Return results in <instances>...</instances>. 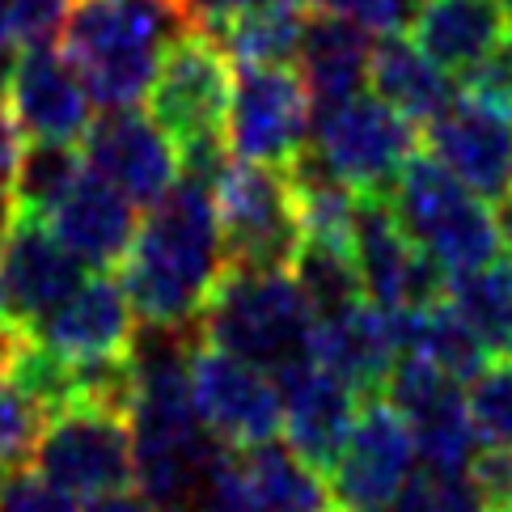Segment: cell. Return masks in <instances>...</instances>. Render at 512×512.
I'll return each instance as SVG.
<instances>
[{
  "mask_svg": "<svg viewBox=\"0 0 512 512\" xmlns=\"http://www.w3.org/2000/svg\"><path fill=\"white\" fill-rule=\"evenodd\" d=\"M47 225L85 267L111 271L127 259V250L136 242L140 208L115 182H106L98 170L85 166L81 182L64 195V204L47 216Z\"/></svg>",
  "mask_w": 512,
  "mask_h": 512,
  "instance_id": "obj_20",
  "label": "cell"
},
{
  "mask_svg": "<svg viewBox=\"0 0 512 512\" xmlns=\"http://www.w3.org/2000/svg\"><path fill=\"white\" fill-rule=\"evenodd\" d=\"M170 5H178V0H170Z\"/></svg>",
  "mask_w": 512,
  "mask_h": 512,
  "instance_id": "obj_48",
  "label": "cell"
},
{
  "mask_svg": "<svg viewBox=\"0 0 512 512\" xmlns=\"http://www.w3.org/2000/svg\"><path fill=\"white\" fill-rule=\"evenodd\" d=\"M292 276H297L305 301L314 305V318H335L343 309H352L364 297V284H360V267L352 259L347 246H331V242H314L305 237L297 259H292Z\"/></svg>",
  "mask_w": 512,
  "mask_h": 512,
  "instance_id": "obj_31",
  "label": "cell"
},
{
  "mask_svg": "<svg viewBox=\"0 0 512 512\" xmlns=\"http://www.w3.org/2000/svg\"><path fill=\"white\" fill-rule=\"evenodd\" d=\"M136 309L119 276L94 271L72 292L64 305H56L43 322L30 326V339H39L64 360H94V356H119L136 339Z\"/></svg>",
  "mask_w": 512,
  "mask_h": 512,
  "instance_id": "obj_19",
  "label": "cell"
},
{
  "mask_svg": "<svg viewBox=\"0 0 512 512\" xmlns=\"http://www.w3.org/2000/svg\"><path fill=\"white\" fill-rule=\"evenodd\" d=\"M187 512H263L254 491L246 483V470H242V457L237 449H225L221 462L212 466V474L199 487V496L191 500Z\"/></svg>",
  "mask_w": 512,
  "mask_h": 512,
  "instance_id": "obj_35",
  "label": "cell"
},
{
  "mask_svg": "<svg viewBox=\"0 0 512 512\" xmlns=\"http://www.w3.org/2000/svg\"><path fill=\"white\" fill-rule=\"evenodd\" d=\"M0 271H5V309L9 322L30 331L51 309L64 305L85 284V263L72 254L47 221L13 216L9 233L0 237Z\"/></svg>",
  "mask_w": 512,
  "mask_h": 512,
  "instance_id": "obj_15",
  "label": "cell"
},
{
  "mask_svg": "<svg viewBox=\"0 0 512 512\" xmlns=\"http://www.w3.org/2000/svg\"><path fill=\"white\" fill-rule=\"evenodd\" d=\"M504 512H512V508H504Z\"/></svg>",
  "mask_w": 512,
  "mask_h": 512,
  "instance_id": "obj_49",
  "label": "cell"
},
{
  "mask_svg": "<svg viewBox=\"0 0 512 512\" xmlns=\"http://www.w3.org/2000/svg\"><path fill=\"white\" fill-rule=\"evenodd\" d=\"M72 0H0V39L17 47H39L60 39Z\"/></svg>",
  "mask_w": 512,
  "mask_h": 512,
  "instance_id": "obj_34",
  "label": "cell"
},
{
  "mask_svg": "<svg viewBox=\"0 0 512 512\" xmlns=\"http://www.w3.org/2000/svg\"><path fill=\"white\" fill-rule=\"evenodd\" d=\"M284 394V436L288 449L309 462L314 470L331 474L339 453L347 445V436L356 428V415L364 407V394L356 386H347L343 377H335L322 364H305V369L288 373L276 381Z\"/></svg>",
  "mask_w": 512,
  "mask_h": 512,
  "instance_id": "obj_18",
  "label": "cell"
},
{
  "mask_svg": "<svg viewBox=\"0 0 512 512\" xmlns=\"http://www.w3.org/2000/svg\"><path fill=\"white\" fill-rule=\"evenodd\" d=\"M314 305L288 271L225 267L199 314V335L250 360L271 377H288L314 364Z\"/></svg>",
  "mask_w": 512,
  "mask_h": 512,
  "instance_id": "obj_4",
  "label": "cell"
},
{
  "mask_svg": "<svg viewBox=\"0 0 512 512\" xmlns=\"http://www.w3.org/2000/svg\"><path fill=\"white\" fill-rule=\"evenodd\" d=\"M415 432V449H419V466L432 474H466L474 462V445H479V432H474V419L466 407V394L457 381L441 394H432L424 407H415L411 415H402Z\"/></svg>",
  "mask_w": 512,
  "mask_h": 512,
  "instance_id": "obj_28",
  "label": "cell"
},
{
  "mask_svg": "<svg viewBox=\"0 0 512 512\" xmlns=\"http://www.w3.org/2000/svg\"><path fill=\"white\" fill-rule=\"evenodd\" d=\"M30 466L72 500H98L106 491H123L136 479L132 424L119 411L85 407V402L64 407L47 415Z\"/></svg>",
  "mask_w": 512,
  "mask_h": 512,
  "instance_id": "obj_8",
  "label": "cell"
},
{
  "mask_svg": "<svg viewBox=\"0 0 512 512\" xmlns=\"http://www.w3.org/2000/svg\"><path fill=\"white\" fill-rule=\"evenodd\" d=\"M309 149L352 191L386 195L402 161L419 149V127L369 89V94L347 98L343 106L314 119V144Z\"/></svg>",
  "mask_w": 512,
  "mask_h": 512,
  "instance_id": "obj_9",
  "label": "cell"
},
{
  "mask_svg": "<svg viewBox=\"0 0 512 512\" xmlns=\"http://www.w3.org/2000/svg\"><path fill=\"white\" fill-rule=\"evenodd\" d=\"M225 140L237 161L288 170L314 144V98L292 64H237Z\"/></svg>",
  "mask_w": 512,
  "mask_h": 512,
  "instance_id": "obj_7",
  "label": "cell"
},
{
  "mask_svg": "<svg viewBox=\"0 0 512 512\" xmlns=\"http://www.w3.org/2000/svg\"><path fill=\"white\" fill-rule=\"evenodd\" d=\"M229 89H233V68L225 51L204 30L187 26L161 51L144 106L174 136V144H187L199 136H225Z\"/></svg>",
  "mask_w": 512,
  "mask_h": 512,
  "instance_id": "obj_11",
  "label": "cell"
},
{
  "mask_svg": "<svg viewBox=\"0 0 512 512\" xmlns=\"http://www.w3.org/2000/svg\"><path fill=\"white\" fill-rule=\"evenodd\" d=\"M250 5H259V0H178V13L191 30H212Z\"/></svg>",
  "mask_w": 512,
  "mask_h": 512,
  "instance_id": "obj_40",
  "label": "cell"
},
{
  "mask_svg": "<svg viewBox=\"0 0 512 512\" xmlns=\"http://www.w3.org/2000/svg\"><path fill=\"white\" fill-rule=\"evenodd\" d=\"M187 30L170 0H72L60 51L77 64L89 98L102 111L144 106L161 51Z\"/></svg>",
  "mask_w": 512,
  "mask_h": 512,
  "instance_id": "obj_3",
  "label": "cell"
},
{
  "mask_svg": "<svg viewBox=\"0 0 512 512\" xmlns=\"http://www.w3.org/2000/svg\"><path fill=\"white\" fill-rule=\"evenodd\" d=\"M119 267L140 322L199 326L204 301L225 271L212 187L178 178L153 208H144L136 242Z\"/></svg>",
  "mask_w": 512,
  "mask_h": 512,
  "instance_id": "obj_2",
  "label": "cell"
},
{
  "mask_svg": "<svg viewBox=\"0 0 512 512\" xmlns=\"http://www.w3.org/2000/svg\"><path fill=\"white\" fill-rule=\"evenodd\" d=\"M386 199L411 242L424 254H432L449 276L487 267L491 259L504 254L496 208L483 195H474L441 157L415 149L402 161Z\"/></svg>",
  "mask_w": 512,
  "mask_h": 512,
  "instance_id": "obj_5",
  "label": "cell"
},
{
  "mask_svg": "<svg viewBox=\"0 0 512 512\" xmlns=\"http://www.w3.org/2000/svg\"><path fill=\"white\" fill-rule=\"evenodd\" d=\"M0 512H81L68 491L51 487L34 466H17L0 483Z\"/></svg>",
  "mask_w": 512,
  "mask_h": 512,
  "instance_id": "obj_36",
  "label": "cell"
},
{
  "mask_svg": "<svg viewBox=\"0 0 512 512\" xmlns=\"http://www.w3.org/2000/svg\"><path fill=\"white\" fill-rule=\"evenodd\" d=\"M314 360L343 377L364 398H373L398 360L394 314L373 301H360L335 318H322L314 331Z\"/></svg>",
  "mask_w": 512,
  "mask_h": 512,
  "instance_id": "obj_22",
  "label": "cell"
},
{
  "mask_svg": "<svg viewBox=\"0 0 512 512\" xmlns=\"http://www.w3.org/2000/svg\"><path fill=\"white\" fill-rule=\"evenodd\" d=\"M22 123L13 119V111L0 102V182L13 191V174L22 166Z\"/></svg>",
  "mask_w": 512,
  "mask_h": 512,
  "instance_id": "obj_41",
  "label": "cell"
},
{
  "mask_svg": "<svg viewBox=\"0 0 512 512\" xmlns=\"http://www.w3.org/2000/svg\"><path fill=\"white\" fill-rule=\"evenodd\" d=\"M9 111L30 140L81 144L89 123H94V98H89L77 64L60 47L39 43L26 47L22 60H17Z\"/></svg>",
  "mask_w": 512,
  "mask_h": 512,
  "instance_id": "obj_17",
  "label": "cell"
},
{
  "mask_svg": "<svg viewBox=\"0 0 512 512\" xmlns=\"http://www.w3.org/2000/svg\"><path fill=\"white\" fill-rule=\"evenodd\" d=\"M339 512H343V508H339Z\"/></svg>",
  "mask_w": 512,
  "mask_h": 512,
  "instance_id": "obj_50",
  "label": "cell"
},
{
  "mask_svg": "<svg viewBox=\"0 0 512 512\" xmlns=\"http://www.w3.org/2000/svg\"><path fill=\"white\" fill-rule=\"evenodd\" d=\"M85 174V149L60 140H34L22 153V166L13 174V208L22 216L47 221L64 204V195L77 187Z\"/></svg>",
  "mask_w": 512,
  "mask_h": 512,
  "instance_id": "obj_30",
  "label": "cell"
},
{
  "mask_svg": "<svg viewBox=\"0 0 512 512\" xmlns=\"http://www.w3.org/2000/svg\"><path fill=\"white\" fill-rule=\"evenodd\" d=\"M415 432L386 398H364L356 428L331 470V491L343 512H386V504L415 479Z\"/></svg>",
  "mask_w": 512,
  "mask_h": 512,
  "instance_id": "obj_13",
  "label": "cell"
},
{
  "mask_svg": "<svg viewBox=\"0 0 512 512\" xmlns=\"http://www.w3.org/2000/svg\"><path fill=\"white\" fill-rule=\"evenodd\" d=\"M496 5H500V13L508 17V26H512V0H496Z\"/></svg>",
  "mask_w": 512,
  "mask_h": 512,
  "instance_id": "obj_46",
  "label": "cell"
},
{
  "mask_svg": "<svg viewBox=\"0 0 512 512\" xmlns=\"http://www.w3.org/2000/svg\"><path fill=\"white\" fill-rule=\"evenodd\" d=\"M386 512H487L466 474H415L386 504Z\"/></svg>",
  "mask_w": 512,
  "mask_h": 512,
  "instance_id": "obj_33",
  "label": "cell"
},
{
  "mask_svg": "<svg viewBox=\"0 0 512 512\" xmlns=\"http://www.w3.org/2000/svg\"><path fill=\"white\" fill-rule=\"evenodd\" d=\"M508 17L496 0H424L415 9L411 39L457 81L479 68L508 39Z\"/></svg>",
  "mask_w": 512,
  "mask_h": 512,
  "instance_id": "obj_23",
  "label": "cell"
},
{
  "mask_svg": "<svg viewBox=\"0 0 512 512\" xmlns=\"http://www.w3.org/2000/svg\"><path fill=\"white\" fill-rule=\"evenodd\" d=\"M246 470V483L263 512H339V500L322 470L301 462L297 453L280 441H263L237 449Z\"/></svg>",
  "mask_w": 512,
  "mask_h": 512,
  "instance_id": "obj_27",
  "label": "cell"
},
{
  "mask_svg": "<svg viewBox=\"0 0 512 512\" xmlns=\"http://www.w3.org/2000/svg\"><path fill=\"white\" fill-rule=\"evenodd\" d=\"M373 30H364L352 17L309 9V22L301 34V77L314 98V119L335 111L347 98L364 94L369 85V56H373Z\"/></svg>",
  "mask_w": 512,
  "mask_h": 512,
  "instance_id": "obj_21",
  "label": "cell"
},
{
  "mask_svg": "<svg viewBox=\"0 0 512 512\" xmlns=\"http://www.w3.org/2000/svg\"><path fill=\"white\" fill-rule=\"evenodd\" d=\"M457 85H462L466 98L491 106V111L512 115V30H508V39L491 51V56L474 72H466Z\"/></svg>",
  "mask_w": 512,
  "mask_h": 512,
  "instance_id": "obj_38",
  "label": "cell"
},
{
  "mask_svg": "<svg viewBox=\"0 0 512 512\" xmlns=\"http://www.w3.org/2000/svg\"><path fill=\"white\" fill-rule=\"evenodd\" d=\"M212 199L216 221H221L225 267L292 271L305 229L288 170L233 157L221 182L212 187Z\"/></svg>",
  "mask_w": 512,
  "mask_h": 512,
  "instance_id": "obj_6",
  "label": "cell"
},
{
  "mask_svg": "<svg viewBox=\"0 0 512 512\" xmlns=\"http://www.w3.org/2000/svg\"><path fill=\"white\" fill-rule=\"evenodd\" d=\"M85 512H166L161 504H153L144 491H106V496H98V500H89V508Z\"/></svg>",
  "mask_w": 512,
  "mask_h": 512,
  "instance_id": "obj_42",
  "label": "cell"
},
{
  "mask_svg": "<svg viewBox=\"0 0 512 512\" xmlns=\"http://www.w3.org/2000/svg\"><path fill=\"white\" fill-rule=\"evenodd\" d=\"M309 9H322V13H339V17H352L364 30L373 34H398L415 22V9L419 0H305Z\"/></svg>",
  "mask_w": 512,
  "mask_h": 512,
  "instance_id": "obj_37",
  "label": "cell"
},
{
  "mask_svg": "<svg viewBox=\"0 0 512 512\" xmlns=\"http://www.w3.org/2000/svg\"><path fill=\"white\" fill-rule=\"evenodd\" d=\"M352 259L360 267L364 297L381 309H419V305L445 301L449 271L411 242L386 195L356 199Z\"/></svg>",
  "mask_w": 512,
  "mask_h": 512,
  "instance_id": "obj_12",
  "label": "cell"
},
{
  "mask_svg": "<svg viewBox=\"0 0 512 512\" xmlns=\"http://www.w3.org/2000/svg\"><path fill=\"white\" fill-rule=\"evenodd\" d=\"M191 402L204 428L225 449H250L263 441H276L284 432V394L276 377L254 369L250 360L225 352L199 335L187 360Z\"/></svg>",
  "mask_w": 512,
  "mask_h": 512,
  "instance_id": "obj_10",
  "label": "cell"
},
{
  "mask_svg": "<svg viewBox=\"0 0 512 512\" xmlns=\"http://www.w3.org/2000/svg\"><path fill=\"white\" fill-rule=\"evenodd\" d=\"M13 216H17V208H13V191L0 182V237L9 233V225H13Z\"/></svg>",
  "mask_w": 512,
  "mask_h": 512,
  "instance_id": "obj_44",
  "label": "cell"
},
{
  "mask_svg": "<svg viewBox=\"0 0 512 512\" xmlns=\"http://www.w3.org/2000/svg\"><path fill=\"white\" fill-rule=\"evenodd\" d=\"M424 136L428 153L441 157L487 204L512 195V115L491 111L457 89V102L424 127Z\"/></svg>",
  "mask_w": 512,
  "mask_h": 512,
  "instance_id": "obj_16",
  "label": "cell"
},
{
  "mask_svg": "<svg viewBox=\"0 0 512 512\" xmlns=\"http://www.w3.org/2000/svg\"><path fill=\"white\" fill-rule=\"evenodd\" d=\"M445 301L479 331V339L491 347V356L512 352V250L491 259L487 267L449 276Z\"/></svg>",
  "mask_w": 512,
  "mask_h": 512,
  "instance_id": "obj_29",
  "label": "cell"
},
{
  "mask_svg": "<svg viewBox=\"0 0 512 512\" xmlns=\"http://www.w3.org/2000/svg\"><path fill=\"white\" fill-rule=\"evenodd\" d=\"M309 22L305 0H259L229 22L204 30L229 64H292Z\"/></svg>",
  "mask_w": 512,
  "mask_h": 512,
  "instance_id": "obj_26",
  "label": "cell"
},
{
  "mask_svg": "<svg viewBox=\"0 0 512 512\" xmlns=\"http://www.w3.org/2000/svg\"><path fill=\"white\" fill-rule=\"evenodd\" d=\"M81 149H85V166L98 170L106 182H115L140 212L153 208L182 178L178 144L166 127L149 115V106H144V111L140 106L102 111V119L89 123Z\"/></svg>",
  "mask_w": 512,
  "mask_h": 512,
  "instance_id": "obj_14",
  "label": "cell"
},
{
  "mask_svg": "<svg viewBox=\"0 0 512 512\" xmlns=\"http://www.w3.org/2000/svg\"><path fill=\"white\" fill-rule=\"evenodd\" d=\"M17 60H22V47L0 39V102H9V89H13V77H17Z\"/></svg>",
  "mask_w": 512,
  "mask_h": 512,
  "instance_id": "obj_43",
  "label": "cell"
},
{
  "mask_svg": "<svg viewBox=\"0 0 512 512\" xmlns=\"http://www.w3.org/2000/svg\"><path fill=\"white\" fill-rule=\"evenodd\" d=\"M5 326H13V322H9V309H5V271H0V331H5Z\"/></svg>",
  "mask_w": 512,
  "mask_h": 512,
  "instance_id": "obj_45",
  "label": "cell"
},
{
  "mask_svg": "<svg viewBox=\"0 0 512 512\" xmlns=\"http://www.w3.org/2000/svg\"><path fill=\"white\" fill-rule=\"evenodd\" d=\"M369 89L381 102H390L398 115H407L415 127H428L457 102L462 85H457L453 72L424 56L415 39L398 30V34H377L369 56Z\"/></svg>",
  "mask_w": 512,
  "mask_h": 512,
  "instance_id": "obj_24",
  "label": "cell"
},
{
  "mask_svg": "<svg viewBox=\"0 0 512 512\" xmlns=\"http://www.w3.org/2000/svg\"><path fill=\"white\" fill-rule=\"evenodd\" d=\"M390 314L398 331V352H415L432 360L436 369L462 381V386H470L491 364V347L449 301H432L419 309H390Z\"/></svg>",
  "mask_w": 512,
  "mask_h": 512,
  "instance_id": "obj_25",
  "label": "cell"
},
{
  "mask_svg": "<svg viewBox=\"0 0 512 512\" xmlns=\"http://www.w3.org/2000/svg\"><path fill=\"white\" fill-rule=\"evenodd\" d=\"M466 479L479 491L487 512L512 508V445H487L483 453H474Z\"/></svg>",
  "mask_w": 512,
  "mask_h": 512,
  "instance_id": "obj_39",
  "label": "cell"
},
{
  "mask_svg": "<svg viewBox=\"0 0 512 512\" xmlns=\"http://www.w3.org/2000/svg\"><path fill=\"white\" fill-rule=\"evenodd\" d=\"M5 474H9V466H5V457H0V483H5Z\"/></svg>",
  "mask_w": 512,
  "mask_h": 512,
  "instance_id": "obj_47",
  "label": "cell"
},
{
  "mask_svg": "<svg viewBox=\"0 0 512 512\" xmlns=\"http://www.w3.org/2000/svg\"><path fill=\"white\" fill-rule=\"evenodd\" d=\"M199 326H136V402L127 411L136 453V483L166 512H187L221 462L225 445L204 428L187 381Z\"/></svg>",
  "mask_w": 512,
  "mask_h": 512,
  "instance_id": "obj_1",
  "label": "cell"
},
{
  "mask_svg": "<svg viewBox=\"0 0 512 512\" xmlns=\"http://www.w3.org/2000/svg\"><path fill=\"white\" fill-rule=\"evenodd\" d=\"M466 407L474 419V432L487 445H512V364H487V369L470 381Z\"/></svg>",
  "mask_w": 512,
  "mask_h": 512,
  "instance_id": "obj_32",
  "label": "cell"
}]
</instances>
